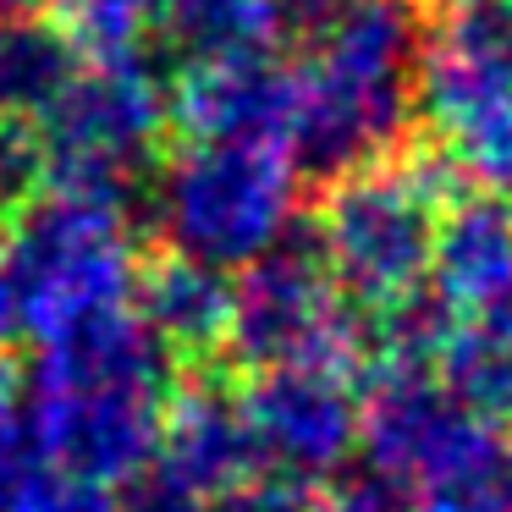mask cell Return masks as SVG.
Instances as JSON below:
<instances>
[{"instance_id": "2", "label": "cell", "mask_w": 512, "mask_h": 512, "mask_svg": "<svg viewBox=\"0 0 512 512\" xmlns=\"http://www.w3.org/2000/svg\"><path fill=\"white\" fill-rule=\"evenodd\" d=\"M298 166L281 144H199L188 138L160 160L155 232L166 248L221 270L254 265L292 232Z\"/></svg>"}, {"instance_id": "25", "label": "cell", "mask_w": 512, "mask_h": 512, "mask_svg": "<svg viewBox=\"0 0 512 512\" xmlns=\"http://www.w3.org/2000/svg\"><path fill=\"white\" fill-rule=\"evenodd\" d=\"M270 6H276L281 39H298V45H320L353 12V0H270Z\"/></svg>"}, {"instance_id": "7", "label": "cell", "mask_w": 512, "mask_h": 512, "mask_svg": "<svg viewBox=\"0 0 512 512\" xmlns=\"http://www.w3.org/2000/svg\"><path fill=\"white\" fill-rule=\"evenodd\" d=\"M364 331L347 314V292L336 287L314 221L281 237L276 248L243 265L232 309V342L226 353L243 369L270 364H347L353 369Z\"/></svg>"}, {"instance_id": "24", "label": "cell", "mask_w": 512, "mask_h": 512, "mask_svg": "<svg viewBox=\"0 0 512 512\" xmlns=\"http://www.w3.org/2000/svg\"><path fill=\"white\" fill-rule=\"evenodd\" d=\"M116 501H122V512H204L210 496H199V490H193L188 479H177L166 463H149V468H138L133 479H122Z\"/></svg>"}, {"instance_id": "9", "label": "cell", "mask_w": 512, "mask_h": 512, "mask_svg": "<svg viewBox=\"0 0 512 512\" xmlns=\"http://www.w3.org/2000/svg\"><path fill=\"white\" fill-rule=\"evenodd\" d=\"M259 457L276 474L320 485L342 474L364 446V397L347 364H270L254 369L243 391Z\"/></svg>"}, {"instance_id": "8", "label": "cell", "mask_w": 512, "mask_h": 512, "mask_svg": "<svg viewBox=\"0 0 512 512\" xmlns=\"http://www.w3.org/2000/svg\"><path fill=\"white\" fill-rule=\"evenodd\" d=\"M501 452L496 424L468 413L435 369H380L364 391V457L369 474L408 496L452 485Z\"/></svg>"}, {"instance_id": "27", "label": "cell", "mask_w": 512, "mask_h": 512, "mask_svg": "<svg viewBox=\"0 0 512 512\" xmlns=\"http://www.w3.org/2000/svg\"><path fill=\"white\" fill-rule=\"evenodd\" d=\"M17 331H28L23 303H17V287H12V276H6V265H0V347H12Z\"/></svg>"}, {"instance_id": "15", "label": "cell", "mask_w": 512, "mask_h": 512, "mask_svg": "<svg viewBox=\"0 0 512 512\" xmlns=\"http://www.w3.org/2000/svg\"><path fill=\"white\" fill-rule=\"evenodd\" d=\"M133 309L155 325V336L182 364H210L232 342L237 281H232V270L204 265V259L160 243L149 259H138Z\"/></svg>"}, {"instance_id": "30", "label": "cell", "mask_w": 512, "mask_h": 512, "mask_svg": "<svg viewBox=\"0 0 512 512\" xmlns=\"http://www.w3.org/2000/svg\"><path fill=\"white\" fill-rule=\"evenodd\" d=\"M430 6H457V0H430Z\"/></svg>"}, {"instance_id": "26", "label": "cell", "mask_w": 512, "mask_h": 512, "mask_svg": "<svg viewBox=\"0 0 512 512\" xmlns=\"http://www.w3.org/2000/svg\"><path fill=\"white\" fill-rule=\"evenodd\" d=\"M320 512H413L408 490L386 485L380 474L369 479H347V485H336L331 496L320 501Z\"/></svg>"}, {"instance_id": "10", "label": "cell", "mask_w": 512, "mask_h": 512, "mask_svg": "<svg viewBox=\"0 0 512 512\" xmlns=\"http://www.w3.org/2000/svg\"><path fill=\"white\" fill-rule=\"evenodd\" d=\"M39 452L100 485H122L160 457L166 397L138 391H83V386H34L23 408Z\"/></svg>"}, {"instance_id": "21", "label": "cell", "mask_w": 512, "mask_h": 512, "mask_svg": "<svg viewBox=\"0 0 512 512\" xmlns=\"http://www.w3.org/2000/svg\"><path fill=\"white\" fill-rule=\"evenodd\" d=\"M6 512H122V501L100 479H83L61 463H39L23 479V490L6 501Z\"/></svg>"}, {"instance_id": "4", "label": "cell", "mask_w": 512, "mask_h": 512, "mask_svg": "<svg viewBox=\"0 0 512 512\" xmlns=\"http://www.w3.org/2000/svg\"><path fill=\"white\" fill-rule=\"evenodd\" d=\"M138 259L144 254L133 248L127 210L67 188L28 199L0 237V265L17 287L23 325L39 342L100 309L133 303Z\"/></svg>"}, {"instance_id": "20", "label": "cell", "mask_w": 512, "mask_h": 512, "mask_svg": "<svg viewBox=\"0 0 512 512\" xmlns=\"http://www.w3.org/2000/svg\"><path fill=\"white\" fill-rule=\"evenodd\" d=\"M67 34L94 61H127L149 45V28H160V0H61Z\"/></svg>"}, {"instance_id": "29", "label": "cell", "mask_w": 512, "mask_h": 512, "mask_svg": "<svg viewBox=\"0 0 512 512\" xmlns=\"http://www.w3.org/2000/svg\"><path fill=\"white\" fill-rule=\"evenodd\" d=\"M61 0H0V17H45Z\"/></svg>"}, {"instance_id": "12", "label": "cell", "mask_w": 512, "mask_h": 512, "mask_svg": "<svg viewBox=\"0 0 512 512\" xmlns=\"http://www.w3.org/2000/svg\"><path fill=\"white\" fill-rule=\"evenodd\" d=\"M182 380V358L155 336L138 309L116 303L67 331L45 336L34 358V386H83V391H138L171 397Z\"/></svg>"}, {"instance_id": "23", "label": "cell", "mask_w": 512, "mask_h": 512, "mask_svg": "<svg viewBox=\"0 0 512 512\" xmlns=\"http://www.w3.org/2000/svg\"><path fill=\"white\" fill-rule=\"evenodd\" d=\"M204 512H320V501H314V485H303V479L254 474V479H243V485L210 496Z\"/></svg>"}, {"instance_id": "28", "label": "cell", "mask_w": 512, "mask_h": 512, "mask_svg": "<svg viewBox=\"0 0 512 512\" xmlns=\"http://www.w3.org/2000/svg\"><path fill=\"white\" fill-rule=\"evenodd\" d=\"M12 419H17V380H12V369L0 364V435L12 430Z\"/></svg>"}, {"instance_id": "5", "label": "cell", "mask_w": 512, "mask_h": 512, "mask_svg": "<svg viewBox=\"0 0 512 512\" xmlns=\"http://www.w3.org/2000/svg\"><path fill=\"white\" fill-rule=\"evenodd\" d=\"M457 171L441 155H424V166H369L331 182L314 210V237L325 248L336 287L358 309L402 298L424 287L435 265V232L446 210V182Z\"/></svg>"}, {"instance_id": "19", "label": "cell", "mask_w": 512, "mask_h": 512, "mask_svg": "<svg viewBox=\"0 0 512 512\" xmlns=\"http://www.w3.org/2000/svg\"><path fill=\"white\" fill-rule=\"evenodd\" d=\"M457 325H463V314L424 281V287L369 309L364 347H375L380 369H435V358L446 353Z\"/></svg>"}, {"instance_id": "14", "label": "cell", "mask_w": 512, "mask_h": 512, "mask_svg": "<svg viewBox=\"0 0 512 512\" xmlns=\"http://www.w3.org/2000/svg\"><path fill=\"white\" fill-rule=\"evenodd\" d=\"M430 287L463 320L512 325V204L507 193H468L441 210Z\"/></svg>"}, {"instance_id": "22", "label": "cell", "mask_w": 512, "mask_h": 512, "mask_svg": "<svg viewBox=\"0 0 512 512\" xmlns=\"http://www.w3.org/2000/svg\"><path fill=\"white\" fill-rule=\"evenodd\" d=\"M419 512H512V446H501L474 474L419 496Z\"/></svg>"}, {"instance_id": "1", "label": "cell", "mask_w": 512, "mask_h": 512, "mask_svg": "<svg viewBox=\"0 0 512 512\" xmlns=\"http://www.w3.org/2000/svg\"><path fill=\"white\" fill-rule=\"evenodd\" d=\"M430 28L413 0H353L298 72V116L287 155L303 182L331 188L353 171L386 166L419 122V61Z\"/></svg>"}, {"instance_id": "6", "label": "cell", "mask_w": 512, "mask_h": 512, "mask_svg": "<svg viewBox=\"0 0 512 512\" xmlns=\"http://www.w3.org/2000/svg\"><path fill=\"white\" fill-rule=\"evenodd\" d=\"M50 188L89 193L116 210H133L155 193L160 160L171 155V89L144 67V56L94 61L45 111Z\"/></svg>"}, {"instance_id": "13", "label": "cell", "mask_w": 512, "mask_h": 512, "mask_svg": "<svg viewBox=\"0 0 512 512\" xmlns=\"http://www.w3.org/2000/svg\"><path fill=\"white\" fill-rule=\"evenodd\" d=\"M177 479H188L199 496H221V490L243 485L259 474V441L248 408L226 375L199 369V375H182L177 391L166 397V419H160V457Z\"/></svg>"}, {"instance_id": "17", "label": "cell", "mask_w": 512, "mask_h": 512, "mask_svg": "<svg viewBox=\"0 0 512 512\" xmlns=\"http://www.w3.org/2000/svg\"><path fill=\"white\" fill-rule=\"evenodd\" d=\"M160 34L193 61H221V56H248V50H276V6L270 0H160Z\"/></svg>"}, {"instance_id": "11", "label": "cell", "mask_w": 512, "mask_h": 512, "mask_svg": "<svg viewBox=\"0 0 512 512\" xmlns=\"http://www.w3.org/2000/svg\"><path fill=\"white\" fill-rule=\"evenodd\" d=\"M298 116V72L276 50L193 61L171 89V127L199 144H281Z\"/></svg>"}, {"instance_id": "18", "label": "cell", "mask_w": 512, "mask_h": 512, "mask_svg": "<svg viewBox=\"0 0 512 512\" xmlns=\"http://www.w3.org/2000/svg\"><path fill=\"white\" fill-rule=\"evenodd\" d=\"M435 380L485 424L512 419V325L463 320L435 358Z\"/></svg>"}, {"instance_id": "3", "label": "cell", "mask_w": 512, "mask_h": 512, "mask_svg": "<svg viewBox=\"0 0 512 512\" xmlns=\"http://www.w3.org/2000/svg\"><path fill=\"white\" fill-rule=\"evenodd\" d=\"M419 116L457 177L512 199V0L441 6L419 61Z\"/></svg>"}, {"instance_id": "16", "label": "cell", "mask_w": 512, "mask_h": 512, "mask_svg": "<svg viewBox=\"0 0 512 512\" xmlns=\"http://www.w3.org/2000/svg\"><path fill=\"white\" fill-rule=\"evenodd\" d=\"M83 72V50L50 17H0V116L45 122Z\"/></svg>"}]
</instances>
